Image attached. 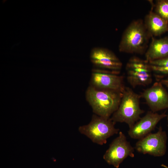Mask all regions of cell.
<instances>
[{
    "instance_id": "cell-1",
    "label": "cell",
    "mask_w": 168,
    "mask_h": 168,
    "mask_svg": "<svg viewBox=\"0 0 168 168\" xmlns=\"http://www.w3.org/2000/svg\"><path fill=\"white\" fill-rule=\"evenodd\" d=\"M123 92L95 88L90 85L86 93V99L96 115L110 118L118 109Z\"/></svg>"
},
{
    "instance_id": "cell-2",
    "label": "cell",
    "mask_w": 168,
    "mask_h": 168,
    "mask_svg": "<svg viewBox=\"0 0 168 168\" xmlns=\"http://www.w3.org/2000/svg\"><path fill=\"white\" fill-rule=\"evenodd\" d=\"M151 35L141 20L131 22L124 31L119 46L120 52L142 54L145 51Z\"/></svg>"
},
{
    "instance_id": "cell-3",
    "label": "cell",
    "mask_w": 168,
    "mask_h": 168,
    "mask_svg": "<svg viewBox=\"0 0 168 168\" xmlns=\"http://www.w3.org/2000/svg\"><path fill=\"white\" fill-rule=\"evenodd\" d=\"M141 98L140 95L130 88L125 87L119 107L112 115L111 119L115 123H125L129 128L131 127L144 112L140 106Z\"/></svg>"
},
{
    "instance_id": "cell-4",
    "label": "cell",
    "mask_w": 168,
    "mask_h": 168,
    "mask_svg": "<svg viewBox=\"0 0 168 168\" xmlns=\"http://www.w3.org/2000/svg\"><path fill=\"white\" fill-rule=\"evenodd\" d=\"M115 124L110 118L94 114L90 122L80 126L78 130L94 143L102 145L106 143L108 138L118 133L119 129L115 127Z\"/></svg>"
},
{
    "instance_id": "cell-5",
    "label": "cell",
    "mask_w": 168,
    "mask_h": 168,
    "mask_svg": "<svg viewBox=\"0 0 168 168\" xmlns=\"http://www.w3.org/2000/svg\"><path fill=\"white\" fill-rule=\"evenodd\" d=\"M128 82L133 88L146 86L152 82V71L149 63L136 57L131 58L126 66Z\"/></svg>"
},
{
    "instance_id": "cell-6",
    "label": "cell",
    "mask_w": 168,
    "mask_h": 168,
    "mask_svg": "<svg viewBox=\"0 0 168 168\" xmlns=\"http://www.w3.org/2000/svg\"><path fill=\"white\" fill-rule=\"evenodd\" d=\"M134 148L128 142L125 134L120 132L119 136L110 144L103 156V159L109 165L118 168L128 156L134 157Z\"/></svg>"
},
{
    "instance_id": "cell-7",
    "label": "cell",
    "mask_w": 168,
    "mask_h": 168,
    "mask_svg": "<svg viewBox=\"0 0 168 168\" xmlns=\"http://www.w3.org/2000/svg\"><path fill=\"white\" fill-rule=\"evenodd\" d=\"M167 136L165 131L160 127L155 133L149 134L139 139L135 148L138 152L154 156H161L166 152Z\"/></svg>"
},
{
    "instance_id": "cell-8",
    "label": "cell",
    "mask_w": 168,
    "mask_h": 168,
    "mask_svg": "<svg viewBox=\"0 0 168 168\" xmlns=\"http://www.w3.org/2000/svg\"><path fill=\"white\" fill-rule=\"evenodd\" d=\"M119 72L95 68L92 71L90 86L95 88L123 92L125 86Z\"/></svg>"
},
{
    "instance_id": "cell-9",
    "label": "cell",
    "mask_w": 168,
    "mask_h": 168,
    "mask_svg": "<svg viewBox=\"0 0 168 168\" xmlns=\"http://www.w3.org/2000/svg\"><path fill=\"white\" fill-rule=\"evenodd\" d=\"M90 59L92 64L98 68L119 72L122 63L112 51L105 48L95 47L90 53Z\"/></svg>"
},
{
    "instance_id": "cell-10",
    "label": "cell",
    "mask_w": 168,
    "mask_h": 168,
    "mask_svg": "<svg viewBox=\"0 0 168 168\" xmlns=\"http://www.w3.org/2000/svg\"><path fill=\"white\" fill-rule=\"evenodd\" d=\"M163 86L160 81L155 82L140 95L153 112L168 109V93Z\"/></svg>"
},
{
    "instance_id": "cell-11",
    "label": "cell",
    "mask_w": 168,
    "mask_h": 168,
    "mask_svg": "<svg viewBox=\"0 0 168 168\" xmlns=\"http://www.w3.org/2000/svg\"><path fill=\"white\" fill-rule=\"evenodd\" d=\"M166 116L167 115L164 113L159 114L152 111H148L133 126L129 128L128 134L133 139L142 138L150 133L158 123Z\"/></svg>"
},
{
    "instance_id": "cell-12",
    "label": "cell",
    "mask_w": 168,
    "mask_h": 168,
    "mask_svg": "<svg viewBox=\"0 0 168 168\" xmlns=\"http://www.w3.org/2000/svg\"><path fill=\"white\" fill-rule=\"evenodd\" d=\"M152 39L145 53V60L148 63L168 56V37L156 39L152 37Z\"/></svg>"
},
{
    "instance_id": "cell-13",
    "label": "cell",
    "mask_w": 168,
    "mask_h": 168,
    "mask_svg": "<svg viewBox=\"0 0 168 168\" xmlns=\"http://www.w3.org/2000/svg\"><path fill=\"white\" fill-rule=\"evenodd\" d=\"M144 24L151 36L160 35L168 31V22L152 11L146 16Z\"/></svg>"
},
{
    "instance_id": "cell-14",
    "label": "cell",
    "mask_w": 168,
    "mask_h": 168,
    "mask_svg": "<svg viewBox=\"0 0 168 168\" xmlns=\"http://www.w3.org/2000/svg\"><path fill=\"white\" fill-rule=\"evenodd\" d=\"M155 12L168 22V0H159L155 5Z\"/></svg>"
},
{
    "instance_id": "cell-15",
    "label": "cell",
    "mask_w": 168,
    "mask_h": 168,
    "mask_svg": "<svg viewBox=\"0 0 168 168\" xmlns=\"http://www.w3.org/2000/svg\"><path fill=\"white\" fill-rule=\"evenodd\" d=\"M151 65L168 68V56L148 62Z\"/></svg>"
},
{
    "instance_id": "cell-16",
    "label": "cell",
    "mask_w": 168,
    "mask_h": 168,
    "mask_svg": "<svg viewBox=\"0 0 168 168\" xmlns=\"http://www.w3.org/2000/svg\"><path fill=\"white\" fill-rule=\"evenodd\" d=\"M163 85L166 86L168 89V77L164 79H162L160 81Z\"/></svg>"
},
{
    "instance_id": "cell-17",
    "label": "cell",
    "mask_w": 168,
    "mask_h": 168,
    "mask_svg": "<svg viewBox=\"0 0 168 168\" xmlns=\"http://www.w3.org/2000/svg\"><path fill=\"white\" fill-rule=\"evenodd\" d=\"M167 120L168 122V114L167 115Z\"/></svg>"
}]
</instances>
